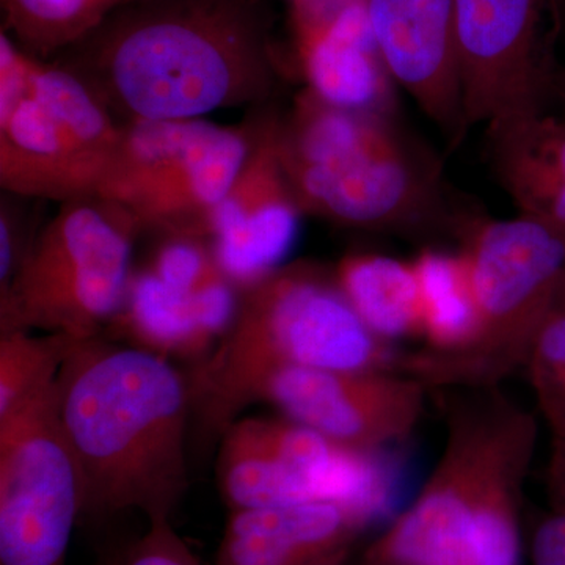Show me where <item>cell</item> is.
<instances>
[{
    "instance_id": "6da1fadb",
    "label": "cell",
    "mask_w": 565,
    "mask_h": 565,
    "mask_svg": "<svg viewBox=\"0 0 565 565\" xmlns=\"http://www.w3.org/2000/svg\"><path fill=\"white\" fill-rule=\"evenodd\" d=\"M52 62L120 125L259 104L281 73L266 0H132Z\"/></svg>"
},
{
    "instance_id": "7a4b0ae2",
    "label": "cell",
    "mask_w": 565,
    "mask_h": 565,
    "mask_svg": "<svg viewBox=\"0 0 565 565\" xmlns=\"http://www.w3.org/2000/svg\"><path fill=\"white\" fill-rule=\"evenodd\" d=\"M55 412L84 479V516L172 520L189 484L188 375L104 334L77 340L55 382Z\"/></svg>"
},
{
    "instance_id": "3957f363",
    "label": "cell",
    "mask_w": 565,
    "mask_h": 565,
    "mask_svg": "<svg viewBox=\"0 0 565 565\" xmlns=\"http://www.w3.org/2000/svg\"><path fill=\"white\" fill-rule=\"evenodd\" d=\"M448 401L444 456L411 508L370 546L388 565H520V500L537 419L498 386Z\"/></svg>"
},
{
    "instance_id": "277c9868",
    "label": "cell",
    "mask_w": 565,
    "mask_h": 565,
    "mask_svg": "<svg viewBox=\"0 0 565 565\" xmlns=\"http://www.w3.org/2000/svg\"><path fill=\"white\" fill-rule=\"evenodd\" d=\"M393 362L388 343L360 321L333 273L282 264L241 291L232 326L188 375L193 416L204 434L221 437L281 367L390 371Z\"/></svg>"
},
{
    "instance_id": "5b68a950",
    "label": "cell",
    "mask_w": 565,
    "mask_h": 565,
    "mask_svg": "<svg viewBox=\"0 0 565 565\" xmlns=\"http://www.w3.org/2000/svg\"><path fill=\"white\" fill-rule=\"evenodd\" d=\"M278 154L303 214L348 228L418 232L444 221L440 169L390 115L305 88L277 118Z\"/></svg>"
},
{
    "instance_id": "8992f818",
    "label": "cell",
    "mask_w": 565,
    "mask_h": 565,
    "mask_svg": "<svg viewBox=\"0 0 565 565\" xmlns=\"http://www.w3.org/2000/svg\"><path fill=\"white\" fill-rule=\"evenodd\" d=\"M462 234L460 252L478 300V337L463 351H422L401 359L408 375L427 388L498 386L526 366L539 330L563 297L565 230L516 214L467 221Z\"/></svg>"
},
{
    "instance_id": "52a82bcc",
    "label": "cell",
    "mask_w": 565,
    "mask_h": 565,
    "mask_svg": "<svg viewBox=\"0 0 565 565\" xmlns=\"http://www.w3.org/2000/svg\"><path fill=\"white\" fill-rule=\"evenodd\" d=\"M122 125L58 63L0 33V188L36 202L95 196Z\"/></svg>"
},
{
    "instance_id": "ba28073f",
    "label": "cell",
    "mask_w": 565,
    "mask_h": 565,
    "mask_svg": "<svg viewBox=\"0 0 565 565\" xmlns=\"http://www.w3.org/2000/svg\"><path fill=\"white\" fill-rule=\"evenodd\" d=\"M140 237L117 203L98 195L62 203L0 292V333L103 334L125 297Z\"/></svg>"
},
{
    "instance_id": "9c48e42d",
    "label": "cell",
    "mask_w": 565,
    "mask_h": 565,
    "mask_svg": "<svg viewBox=\"0 0 565 565\" xmlns=\"http://www.w3.org/2000/svg\"><path fill=\"white\" fill-rule=\"evenodd\" d=\"M255 121L221 126L196 120L131 121L96 195L132 215L141 236L199 237L250 152Z\"/></svg>"
},
{
    "instance_id": "30bf717a",
    "label": "cell",
    "mask_w": 565,
    "mask_h": 565,
    "mask_svg": "<svg viewBox=\"0 0 565 565\" xmlns=\"http://www.w3.org/2000/svg\"><path fill=\"white\" fill-rule=\"evenodd\" d=\"M84 505L54 384L0 422V565H66Z\"/></svg>"
},
{
    "instance_id": "8fae6325",
    "label": "cell",
    "mask_w": 565,
    "mask_h": 565,
    "mask_svg": "<svg viewBox=\"0 0 565 565\" xmlns=\"http://www.w3.org/2000/svg\"><path fill=\"white\" fill-rule=\"evenodd\" d=\"M467 131L548 110L563 66L564 0H455Z\"/></svg>"
},
{
    "instance_id": "7c38bea8",
    "label": "cell",
    "mask_w": 565,
    "mask_h": 565,
    "mask_svg": "<svg viewBox=\"0 0 565 565\" xmlns=\"http://www.w3.org/2000/svg\"><path fill=\"white\" fill-rule=\"evenodd\" d=\"M426 390L418 379L390 371L288 366L266 379L256 403L274 405L334 444L375 451L415 429Z\"/></svg>"
},
{
    "instance_id": "4fadbf2b",
    "label": "cell",
    "mask_w": 565,
    "mask_h": 565,
    "mask_svg": "<svg viewBox=\"0 0 565 565\" xmlns=\"http://www.w3.org/2000/svg\"><path fill=\"white\" fill-rule=\"evenodd\" d=\"M277 118L255 121L250 152L212 218V253L239 292L282 266L303 215L278 154Z\"/></svg>"
},
{
    "instance_id": "5bb4252c",
    "label": "cell",
    "mask_w": 565,
    "mask_h": 565,
    "mask_svg": "<svg viewBox=\"0 0 565 565\" xmlns=\"http://www.w3.org/2000/svg\"><path fill=\"white\" fill-rule=\"evenodd\" d=\"M386 71L452 143L467 134L455 0H364Z\"/></svg>"
},
{
    "instance_id": "9a60e30c",
    "label": "cell",
    "mask_w": 565,
    "mask_h": 565,
    "mask_svg": "<svg viewBox=\"0 0 565 565\" xmlns=\"http://www.w3.org/2000/svg\"><path fill=\"white\" fill-rule=\"evenodd\" d=\"M239 294L230 281L188 288L140 264L134 266L120 308L103 334L169 360L177 356L196 363L232 326Z\"/></svg>"
},
{
    "instance_id": "2e32d148",
    "label": "cell",
    "mask_w": 565,
    "mask_h": 565,
    "mask_svg": "<svg viewBox=\"0 0 565 565\" xmlns=\"http://www.w3.org/2000/svg\"><path fill=\"white\" fill-rule=\"evenodd\" d=\"M307 90L341 109L394 114V81L375 44L364 0L292 21Z\"/></svg>"
},
{
    "instance_id": "e0dca14e",
    "label": "cell",
    "mask_w": 565,
    "mask_h": 565,
    "mask_svg": "<svg viewBox=\"0 0 565 565\" xmlns=\"http://www.w3.org/2000/svg\"><path fill=\"white\" fill-rule=\"evenodd\" d=\"M363 527L330 501L230 511L215 565H310L352 545Z\"/></svg>"
},
{
    "instance_id": "ac0fdd59",
    "label": "cell",
    "mask_w": 565,
    "mask_h": 565,
    "mask_svg": "<svg viewBox=\"0 0 565 565\" xmlns=\"http://www.w3.org/2000/svg\"><path fill=\"white\" fill-rule=\"evenodd\" d=\"M487 159L520 215L565 230V120L552 111L486 125Z\"/></svg>"
},
{
    "instance_id": "d6986e66",
    "label": "cell",
    "mask_w": 565,
    "mask_h": 565,
    "mask_svg": "<svg viewBox=\"0 0 565 565\" xmlns=\"http://www.w3.org/2000/svg\"><path fill=\"white\" fill-rule=\"evenodd\" d=\"M218 489L230 511L311 500L282 459L266 418H237L221 435Z\"/></svg>"
},
{
    "instance_id": "ffe728a7",
    "label": "cell",
    "mask_w": 565,
    "mask_h": 565,
    "mask_svg": "<svg viewBox=\"0 0 565 565\" xmlns=\"http://www.w3.org/2000/svg\"><path fill=\"white\" fill-rule=\"evenodd\" d=\"M334 280L366 329L382 341L423 337L422 300L414 264L375 253H352Z\"/></svg>"
},
{
    "instance_id": "44dd1931",
    "label": "cell",
    "mask_w": 565,
    "mask_h": 565,
    "mask_svg": "<svg viewBox=\"0 0 565 565\" xmlns=\"http://www.w3.org/2000/svg\"><path fill=\"white\" fill-rule=\"evenodd\" d=\"M412 264L418 280L427 351H463L479 330L478 300L467 258L462 252L424 250Z\"/></svg>"
},
{
    "instance_id": "7402d4cb",
    "label": "cell",
    "mask_w": 565,
    "mask_h": 565,
    "mask_svg": "<svg viewBox=\"0 0 565 565\" xmlns=\"http://www.w3.org/2000/svg\"><path fill=\"white\" fill-rule=\"evenodd\" d=\"M2 31L41 61H52L106 20L93 0H2Z\"/></svg>"
},
{
    "instance_id": "603a6c76",
    "label": "cell",
    "mask_w": 565,
    "mask_h": 565,
    "mask_svg": "<svg viewBox=\"0 0 565 565\" xmlns=\"http://www.w3.org/2000/svg\"><path fill=\"white\" fill-rule=\"evenodd\" d=\"M74 341L24 330L0 333V422L55 384Z\"/></svg>"
},
{
    "instance_id": "cb8c5ba5",
    "label": "cell",
    "mask_w": 565,
    "mask_h": 565,
    "mask_svg": "<svg viewBox=\"0 0 565 565\" xmlns=\"http://www.w3.org/2000/svg\"><path fill=\"white\" fill-rule=\"evenodd\" d=\"M526 367L552 434L565 433V302L557 305L539 330Z\"/></svg>"
},
{
    "instance_id": "d4e9b609",
    "label": "cell",
    "mask_w": 565,
    "mask_h": 565,
    "mask_svg": "<svg viewBox=\"0 0 565 565\" xmlns=\"http://www.w3.org/2000/svg\"><path fill=\"white\" fill-rule=\"evenodd\" d=\"M107 565H203L177 533L172 520L148 523L140 537L117 553Z\"/></svg>"
},
{
    "instance_id": "484cf974",
    "label": "cell",
    "mask_w": 565,
    "mask_h": 565,
    "mask_svg": "<svg viewBox=\"0 0 565 565\" xmlns=\"http://www.w3.org/2000/svg\"><path fill=\"white\" fill-rule=\"evenodd\" d=\"M0 202V292L9 288L41 225L29 218V199L3 192Z\"/></svg>"
},
{
    "instance_id": "4316f807",
    "label": "cell",
    "mask_w": 565,
    "mask_h": 565,
    "mask_svg": "<svg viewBox=\"0 0 565 565\" xmlns=\"http://www.w3.org/2000/svg\"><path fill=\"white\" fill-rule=\"evenodd\" d=\"M531 565H565V509H553L535 525Z\"/></svg>"
},
{
    "instance_id": "83f0119b",
    "label": "cell",
    "mask_w": 565,
    "mask_h": 565,
    "mask_svg": "<svg viewBox=\"0 0 565 565\" xmlns=\"http://www.w3.org/2000/svg\"><path fill=\"white\" fill-rule=\"evenodd\" d=\"M546 490L552 508L565 500V433L553 435L552 455L546 468Z\"/></svg>"
},
{
    "instance_id": "f1b7e54d",
    "label": "cell",
    "mask_w": 565,
    "mask_h": 565,
    "mask_svg": "<svg viewBox=\"0 0 565 565\" xmlns=\"http://www.w3.org/2000/svg\"><path fill=\"white\" fill-rule=\"evenodd\" d=\"M351 550L352 545L344 546V548L337 550V552L330 553V555L323 556L322 559L310 565H345L349 556H351Z\"/></svg>"
},
{
    "instance_id": "f546056e",
    "label": "cell",
    "mask_w": 565,
    "mask_h": 565,
    "mask_svg": "<svg viewBox=\"0 0 565 565\" xmlns=\"http://www.w3.org/2000/svg\"><path fill=\"white\" fill-rule=\"evenodd\" d=\"M93 2L99 7V10H102L107 18L109 14L114 13L115 10L120 9V7L126 6V3L132 2V0H93Z\"/></svg>"
},
{
    "instance_id": "4dcf8cb0",
    "label": "cell",
    "mask_w": 565,
    "mask_h": 565,
    "mask_svg": "<svg viewBox=\"0 0 565 565\" xmlns=\"http://www.w3.org/2000/svg\"><path fill=\"white\" fill-rule=\"evenodd\" d=\"M561 103L565 104V65L561 70L559 79H557L556 98Z\"/></svg>"
},
{
    "instance_id": "1f68e13d",
    "label": "cell",
    "mask_w": 565,
    "mask_h": 565,
    "mask_svg": "<svg viewBox=\"0 0 565 565\" xmlns=\"http://www.w3.org/2000/svg\"><path fill=\"white\" fill-rule=\"evenodd\" d=\"M364 565H388V564H384V563H374V561H366V563H364Z\"/></svg>"
},
{
    "instance_id": "d6a6232c",
    "label": "cell",
    "mask_w": 565,
    "mask_h": 565,
    "mask_svg": "<svg viewBox=\"0 0 565 565\" xmlns=\"http://www.w3.org/2000/svg\"><path fill=\"white\" fill-rule=\"evenodd\" d=\"M561 302H565V278H564L563 297H561Z\"/></svg>"
},
{
    "instance_id": "836d02e7",
    "label": "cell",
    "mask_w": 565,
    "mask_h": 565,
    "mask_svg": "<svg viewBox=\"0 0 565 565\" xmlns=\"http://www.w3.org/2000/svg\"><path fill=\"white\" fill-rule=\"evenodd\" d=\"M553 509H565V501H564V503H563V504L557 505V508H553Z\"/></svg>"
}]
</instances>
